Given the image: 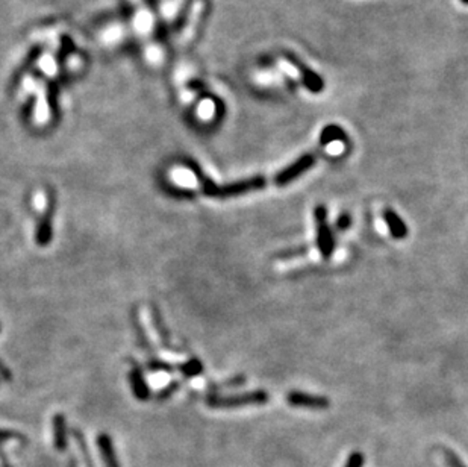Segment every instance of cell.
Returning <instances> with one entry per match:
<instances>
[{
    "mask_svg": "<svg viewBox=\"0 0 468 467\" xmlns=\"http://www.w3.org/2000/svg\"><path fill=\"white\" fill-rule=\"evenodd\" d=\"M268 401V393L266 390H255V392H248L236 396H209L207 402L212 409H238V406L245 405H261Z\"/></svg>",
    "mask_w": 468,
    "mask_h": 467,
    "instance_id": "obj_2",
    "label": "cell"
},
{
    "mask_svg": "<svg viewBox=\"0 0 468 467\" xmlns=\"http://www.w3.org/2000/svg\"><path fill=\"white\" fill-rule=\"evenodd\" d=\"M364 466V455L361 452H353L346 463V467H362Z\"/></svg>",
    "mask_w": 468,
    "mask_h": 467,
    "instance_id": "obj_18",
    "label": "cell"
},
{
    "mask_svg": "<svg viewBox=\"0 0 468 467\" xmlns=\"http://www.w3.org/2000/svg\"><path fill=\"white\" fill-rule=\"evenodd\" d=\"M97 443H99L102 458H104L106 467H120V464H118V461H117V457L114 454L113 441H111L109 436H106V434L99 436Z\"/></svg>",
    "mask_w": 468,
    "mask_h": 467,
    "instance_id": "obj_9",
    "label": "cell"
},
{
    "mask_svg": "<svg viewBox=\"0 0 468 467\" xmlns=\"http://www.w3.org/2000/svg\"><path fill=\"white\" fill-rule=\"evenodd\" d=\"M0 375H2L3 378H11V373L6 370V367L3 366L2 363H0Z\"/></svg>",
    "mask_w": 468,
    "mask_h": 467,
    "instance_id": "obj_22",
    "label": "cell"
},
{
    "mask_svg": "<svg viewBox=\"0 0 468 467\" xmlns=\"http://www.w3.org/2000/svg\"><path fill=\"white\" fill-rule=\"evenodd\" d=\"M462 2H464V3H468V0H462Z\"/></svg>",
    "mask_w": 468,
    "mask_h": 467,
    "instance_id": "obj_23",
    "label": "cell"
},
{
    "mask_svg": "<svg viewBox=\"0 0 468 467\" xmlns=\"http://www.w3.org/2000/svg\"><path fill=\"white\" fill-rule=\"evenodd\" d=\"M384 220H385V223H387V226H388V229H389L391 235H393L394 239H397V240H403V239H406V235H408V226L405 225L403 219L400 217L394 209L385 208V209H384Z\"/></svg>",
    "mask_w": 468,
    "mask_h": 467,
    "instance_id": "obj_7",
    "label": "cell"
},
{
    "mask_svg": "<svg viewBox=\"0 0 468 467\" xmlns=\"http://www.w3.org/2000/svg\"><path fill=\"white\" fill-rule=\"evenodd\" d=\"M287 402L296 406V409H308V410H326L329 409V399L325 396L308 395L303 392H289L287 395Z\"/></svg>",
    "mask_w": 468,
    "mask_h": 467,
    "instance_id": "obj_5",
    "label": "cell"
},
{
    "mask_svg": "<svg viewBox=\"0 0 468 467\" xmlns=\"http://www.w3.org/2000/svg\"><path fill=\"white\" fill-rule=\"evenodd\" d=\"M179 370L184 373L185 377H197L199 373H202L203 370V366H202V363L199 360H190V361H186L185 364H181L179 366Z\"/></svg>",
    "mask_w": 468,
    "mask_h": 467,
    "instance_id": "obj_14",
    "label": "cell"
},
{
    "mask_svg": "<svg viewBox=\"0 0 468 467\" xmlns=\"http://www.w3.org/2000/svg\"><path fill=\"white\" fill-rule=\"evenodd\" d=\"M306 251H308V248H302V249H296V251H287V252H284V253H280L279 257H280V258H293V257H296V255H302V253H305Z\"/></svg>",
    "mask_w": 468,
    "mask_h": 467,
    "instance_id": "obj_20",
    "label": "cell"
},
{
    "mask_svg": "<svg viewBox=\"0 0 468 467\" xmlns=\"http://www.w3.org/2000/svg\"><path fill=\"white\" fill-rule=\"evenodd\" d=\"M73 436H74L76 440H78V445L82 449L85 463H87V467H91V460H90V455H88V451H87V446H85V443H83V436H81V432L76 431V429L73 431Z\"/></svg>",
    "mask_w": 468,
    "mask_h": 467,
    "instance_id": "obj_16",
    "label": "cell"
},
{
    "mask_svg": "<svg viewBox=\"0 0 468 467\" xmlns=\"http://www.w3.org/2000/svg\"><path fill=\"white\" fill-rule=\"evenodd\" d=\"M199 180L202 182V190L209 198H220V199H226V198H234V196H240V194H245L250 191H258L262 190L266 187L267 181L264 180L262 176H255L249 177V180H243V181H236L227 185H217L212 182L208 177L199 175Z\"/></svg>",
    "mask_w": 468,
    "mask_h": 467,
    "instance_id": "obj_1",
    "label": "cell"
},
{
    "mask_svg": "<svg viewBox=\"0 0 468 467\" xmlns=\"http://www.w3.org/2000/svg\"><path fill=\"white\" fill-rule=\"evenodd\" d=\"M55 196L54 193H49V199H47V208H46V214L41 219V222L37 228V243L40 246H46L52 240V217L55 212Z\"/></svg>",
    "mask_w": 468,
    "mask_h": 467,
    "instance_id": "obj_6",
    "label": "cell"
},
{
    "mask_svg": "<svg viewBox=\"0 0 468 467\" xmlns=\"http://www.w3.org/2000/svg\"><path fill=\"white\" fill-rule=\"evenodd\" d=\"M352 223V217L348 212H343V214H339V217L337 219V228L339 231H346V229L350 228Z\"/></svg>",
    "mask_w": 468,
    "mask_h": 467,
    "instance_id": "obj_17",
    "label": "cell"
},
{
    "mask_svg": "<svg viewBox=\"0 0 468 467\" xmlns=\"http://www.w3.org/2000/svg\"><path fill=\"white\" fill-rule=\"evenodd\" d=\"M5 438H22V436L17 434V432H11V431H0V441Z\"/></svg>",
    "mask_w": 468,
    "mask_h": 467,
    "instance_id": "obj_21",
    "label": "cell"
},
{
    "mask_svg": "<svg viewBox=\"0 0 468 467\" xmlns=\"http://www.w3.org/2000/svg\"><path fill=\"white\" fill-rule=\"evenodd\" d=\"M314 217H316L317 226V248L323 258H329L335 251V239L328 223V209L326 207L318 205L314 209Z\"/></svg>",
    "mask_w": 468,
    "mask_h": 467,
    "instance_id": "obj_3",
    "label": "cell"
},
{
    "mask_svg": "<svg viewBox=\"0 0 468 467\" xmlns=\"http://www.w3.org/2000/svg\"><path fill=\"white\" fill-rule=\"evenodd\" d=\"M444 455H446V458H447V463H449L450 467H465V464L462 463L461 458H459L455 452L449 451V449H447V451L444 452Z\"/></svg>",
    "mask_w": 468,
    "mask_h": 467,
    "instance_id": "obj_19",
    "label": "cell"
},
{
    "mask_svg": "<svg viewBox=\"0 0 468 467\" xmlns=\"http://www.w3.org/2000/svg\"><path fill=\"white\" fill-rule=\"evenodd\" d=\"M321 144H330L335 141H347L346 132L338 125H329L320 134Z\"/></svg>",
    "mask_w": 468,
    "mask_h": 467,
    "instance_id": "obj_11",
    "label": "cell"
},
{
    "mask_svg": "<svg viewBox=\"0 0 468 467\" xmlns=\"http://www.w3.org/2000/svg\"><path fill=\"white\" fill-rule=\"evenodd\" d=\"M291 59H293V63L296 64L297 69L302 72V78H303V82H305L306 87H308L312 93H320L323 90V87H325V82L321 81L320 76L316 72H312L311 69H308V67H306L303 63L297 61V59H294V58H291Z\"/></svg>",
    "mask_w": 468,
    "mask_h": 467,
    "instance_id": "obj_8",
    "label": "cell"
},
{
    "mask_svg": "<svg viewBox=\"0 0 468 467\" xmlns=\"http://www.w3.org/2000/svg\"><path fill=\"white\" fill-rule=\"evenodd\" d=\"M40 52H41V49L40 47H33L32 50H31V52H29V55L26 56V59H24V63H23V65L20 67V69L19 70H17V73L14 74V82H17V81H19L20 79V76L24 73V72H26L28 69H29V67L33 64V63H35L37 61V58L40 56Z\"/></svg>",
    "mask_w": 468,
    "mask_h": 467,
    "instance_id": "obj_13",
    "label": "cell"
},
{
    "mask_svg": "<svg viewBox=\"0 0 468 467\" xmlns=\"http://www.w3.org/2000/svg\"><path fill=\"white\" fill-rule=\"evenodd\" d=\"M150 312H152L153 325H155V328L158 329L159 337L163 338V342H164V343H167V346H170V345H168V343H170V342H168V334H167V331H166V328H164V325H163V320H161V316H159V312H158L156 307H152Z\"/></svg>",
    "mask_w": 468,
    "mask_h": 467,
    "instance_id": "obj_15",
    "label": "cell"
},
{
    "mask_svg": "<svg viewBox=\"0 0 468 467\" xmlns=\"http://www.w3.org/2000/svg\"><path fill=\"white\" fill-rule=\"evenodd\" d=\"M314 166H316V157L311 154H305L300 158H297L291 166L280 170V172L275 176V184L279 187H284L289 182H293L297 177H300L305 172H308V170L312 168Z\"/></svg>",
    "mask_w": 468,
    "mask_h": 467,
    "instance_id": "obj_4",
    "label": "cell"
},
{
    "mask_svg": "<svg viewBox=\"0 0 468 467\" xmlns=\"http://www.w3.org/2000/svg\"><path fill=\"white\" fill-rule=\"evenodd\" d=\"M54 440L55 448L59 451H64L67 440H65V422L63 414H56L54 418Z\"/></svg>",
    "mask_w": 468,
    "mask_h": 467,
    "instance_id": "obj_10",
    "label": "cell"
},
{
    "mask_svg": "<svg viewBox=\"0 0 468 467\" xmlns=\"http://www.w3.org/2000/svg\"><path fill=\"white\" fill-rule=\"evenodd\" d=\"M131 382H132L135 396H137L138 399H147L149 397V390H147L146 384H144V379H143L138 369H135L131 373Z\"/></svg>",
    "mask_w": 468,
    "mask_h": 467,
    "instance_id": "obj_12",
    "label": "cell"
}]
</instances>
